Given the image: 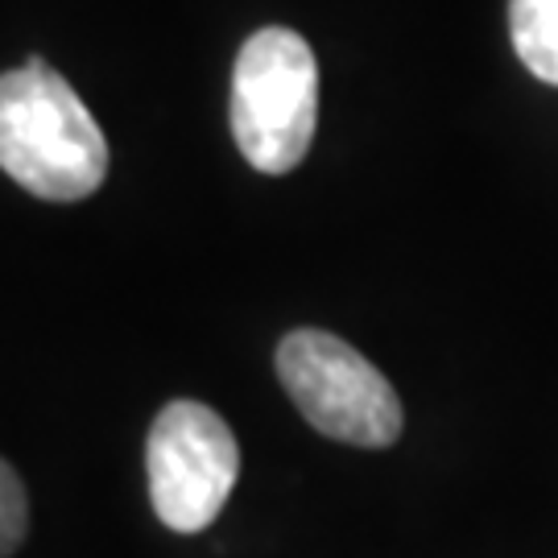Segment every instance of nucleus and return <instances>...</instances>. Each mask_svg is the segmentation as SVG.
I'll use <instances>...</instances> for the list:
<instances>
[{
	"instance_id": "1",
	"label": "nucleus",
	"mask_w": 558,
	"mask_h": 558,
	"mask_svg": "<svg viewBox=\"0 0 558 558\" xmlns=\"http://www.w3.org/2000/svg\"><path fill=\"white\" fill-rule=\"evenodd\" d=\"M0 170L46 203H80L108 174V141L46 59L0 75Z\"/></svg>"
},
{
	"instance_id": "2",
	"label": "nucleus",
	"mask_w": 558,
	"mask_h": 558,
	"mask_svg": "<svg viewBox=\"0 0 558 558\" xmlns=\"http://www.w3.org/2000/svg\"><path fill=\"white\" fill-rule=\"evenodd\" d=\"M232 137L260 174H290L319 120V62L294 29H257L232 71Z\"/></svg>"
},
{
	"instance_id": "3",
	"label": "nucleus",
	"mask_w": 558,
	"mask_h": 558,
	"mask_svg": "<svg viewBox=\"0 0 558 558\" xmlns=\"http://www.w3.org/2000/svg\"><path fill=\"white\" fill-rule=\"evenodd\" d=\"M278 377L319 435L352 447H389L401 435L393 385L331 331L302 327L278 348Z\"/></svg>"
},
{
	"instance_id": "4",
	"label": "nucleus",
	"mask_w": 558,
	"mask_h": 558,
	"mask_svg": "<svg viewBox=\"0 0 558 558\" xmlns=\"http://www.w3.org/2000/svg\"><path fill=\"white\" fill-rule=\"evenodd\" d=\"M149 500L174 534H203L232 497L240 447L228 422L203 401H170L145 442Z\"/></svg>"
},
{
	"instance_id": "5",
	"label": "nucleus",
	"mask_w": 558,
	"mask_h": 558,
	"mask_svg": "<svg viewBox=\"0 0 558 558\" xmlns=\"http://www.w3.org/2000/svg\"><path fill=\"white\" fill-rule=\"evenodd\" d=\"M509 34L530 75L558 87V0H509Z\"/></svg>"
},
{
	"instance_id": "6",
	"label": "nucleus",
	"mask_w": 558,
	"mask_h": 558,
	"mask_svg": "<svg viewBox=\"0 0 558 558\" xmlns=\"http://www.w3.org/2000/svg\"><path fill=\"white\" fill-rule=\"evenodd\" d=\"M29 530V509H25V488L21 476L0 459V558H9L25 542Z\"/></svg>"
}]
</instances>
